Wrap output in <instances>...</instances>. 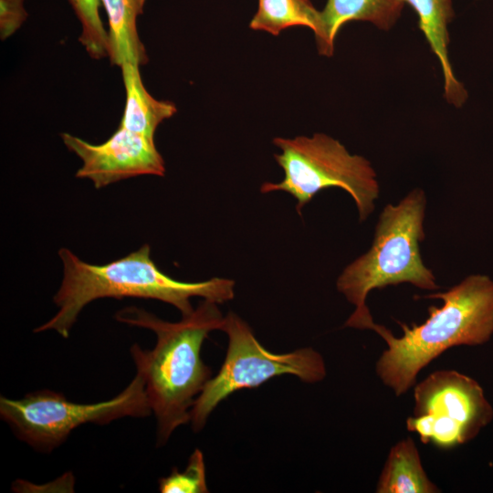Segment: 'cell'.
<instances>
[{"label":"cell","instance_id":"1","mask_svg":"<svg viewBox=\"0 0 493 493\" xmlns=\"http://www.w3.org/2000/svg\"><path fill=\"white\" fill-rule=\"evenodd\" d=\"M218 304L203 299L192 313L175 322L163 320L138 307L115 314L122 323L153 331L152 350L134 343L131 355L145 385L146 396L156 419V445L164 446L174 430L191 421L198 395L212 378V370L201 358L208 334L221 330L224 315Z\"/></svg>","mask_w":493,"mask_h":493},{"label":"cell","instance_id":"2","mask_svg":"<svg viewBox=\"0 0 493 493\" xmlns=\"http://www.w3.org/2000/svg\"><path fill=\"white\" fill-rule=\"evenodd\" d=\"M63 264V278L53 300L57 313L37 327L34 332L55 330L68 338L81 310L103 298L157 299L175 307L186 316L194 309L191 298L200 297L217 304L235 297V281L211 278L199 282H184L164 274L151 257V246L103 265L81 260L66 247L58 251Z\"/></svg>","mask_w":493,"mask_h":493},{"label":"cell","instance_id":"3","mask_svg":"<svg viewBox=\"0 0 493 493\" xmlns=\"http://www.w3.org/2000/svg\"><path fill=\"white\" fill-rule=\"evenodd\" d=\"M424 298L439 299L443 305L429 307V317L420 325L398 322L401 337L383 325L372 327L387 344L376 362L377 375L396 395L410 389L419 372L447 349L483 344L493 334V281L488 276L471 275L446 292Z\"/></svg>","mask_w":493,"mask_h":493},{"label":"cell","instance_id":"4","mask_svg":"<svg viewBox=\"0 0 493 493\" xmlns=\"http://www.w3.org/2000/svg\"><path fill=\"white\" fill-rule=\"evenodd\" d=\"M425 193L419 188L397 205L388 204L379 216L370 250L339 276L338 291L355 307L345 326L372 330L375 322L365 301L374 288L400 283L426 290L439 288L433 272L424 265L419 249L425 238Z\"/></svg>","mask_w":493,"mask_h":493},{"label":"cell","instance_id":"5","mask_svg":"<svg viewBox=\"0 0 493 493\" xmlns=\"http://www.w3.org/2000/svg\"><path fill=\"white\" fill-rule=\"evenodd\" d=\"M273 143L281 150L274 158L283 169L284 178L279 183L262 184V194L288 193L296 199V210L300 215L318 193L338 187L352 197L361 221L373 212L379 184L365 158L351 154L339 141L322 133L292 139L276 137Z\"/></svg>","mask_w":493,"mask_h":493},{"label":"cell","instance_id":"6","mask_svg":"<svg viewBox=\"0 0 493 493\" xmlns=\"http://www.w3.org/2000/svg\"><path fill=\"white\" fill-rule=\"evenodd\" d=\"M228 338L225 361L196 398L191 411L194 432L201 431L216 406L230 394L242 389L257 388L270 379L290 374L304 383L322 381L325 362L312 348H301L286 353L267 350L256 338L250 326L236 313L224 317L222 330Z\"/></svg>","mask_w":493,"mask_h":493},{"label":"cell","instance_id":"7","mask_svg":"<svg viewBox=\"0 0 493 493\" xmlns=\"http://www.w3.org/2000/svg\"><path fill=\"white\" fill-rule=\"evenodd\" d=\"M152 413L144 381L136 372L113 398L95 403L68 401L63 393L41 390L21 399L0 397V416L16 436L37 451L49 453L86 424L107 425L123 417H147Z\"/></svg>","mask_w":493,"mask_h":493},{"label":"cell","instance_id":"8","mask_svg":"<svg viewBox=\"0 0 493 493\" xmlns=\"http://www.w3.org/2000/svg\"><path fill=\"white\" fill-rule=\"evenodd\" d=\"M409 431L424 444L451 449L473 439L493 418L481 386L453 370L436 371L414 387Z\"/></svg>","mask_w":493,"mask_h":493},{"label":"cell","instance_id":"9","mask_svg":"<svg viewBox=\"0 0 493 493\" xmlns=\"http://www.w3.org/2000/svg\"><path fill=\"white\" fill-rule=\"evenodd\" d=\"M61 139L82 161L76 177L90 180L95 188L139 175L163 176L164 161L154 140L120 128L104 142L89 143L70 133Z\"/></svg>","mask_w":493,"mask_h":493},{"label":"cell","instance_id":"10","mask_svg":"<svg viewBox=\"0 0 493 493\" xmlns=\"http://www.w3.org/2000/svg\"><path fill=\"white\" fill-rule=\"evenodd\" d=\"M404 4V0H327L320 11V26L315 35L319 53L333 55L336 36L350 21H366L389 30L401 16Z\"/></svg>","mask_w":493,"mask_h":493},{"label":"cell","instance_id":"11","mask_svg":"<svg viewBox=\"0 0 493 493\" xmlns=\"http://www.w3.org/2000/svg\"><path fill=\"white\" fill-rule=\"evenodd\" d=\"M418 16V26L431 50L439 60L444 77V97L455 107H461L467 99L463 84L456 78L448 58L447 26L455 13L452 0H404Z\"/></svg>","mask_w":493,"mask_h":493},{"label":"cell","instance_id":"12","mask_svg":"<svg viewBox=\"0 0 493 493\" xmlns=\"http://www.w3.org/2000/svg\"><path fill=\"white\" fill-rule=\"evenodd\" d=\"M139 67L130 62L121 66L126 100L119 127L153 140L158 125L177 109L173 102L158 100L147 91Z\"/></svg>","mask_w":493,"mask_h":493},{"label":"cell","instance_id":"13","mask_svg":"<svg viewBox=\"0 0 493 493\" xmlns=\"http://www.w3.org/2000/svg\"><path fill=\"white\" fill-rule=\"evenodd\" d=\"M146 0H101L109 19V58L121 67L126 62L139 66L148 62L137 30L138 16Z\"/></svg>","mask_w":493,"mask_h":493},{"label":"cell","instance_id":"14","mask_svg":"<svg viewBox=\"0 0 493 493\" xmlns=\"http://www.w3.org/2000/svg\"><path fill=\"white\" fill-rule=\"evenodd\" d=\"M377 493H436L428 478L414 440L407 437L390 450L379 477Z\"/></svg>","mask_w":493,"mask_h":493},{"label":"cell","instance_id":"15","mask_svg":"<svg viewBox=\"0 0 493 493\" xmlns=\"http://www.w3.org/2000/svg\"><path fill=\"white\" fill-rule=\"evenodd\" d=\"M291 26H307L316 35L320 26V11L309 0H258L250 28L278 36Z\"/></svg>","mask_w":493,"mask_h":493},{"label":"cell","instance_id":"16","mask_svg":"<svg viewBox=\"0 0 493 493\" xmlns=\"http://www.w3.org/2000/svg\"><path fill=\"white\" fill-rule=\"evenodd\" d=\"M81 23L79 41L95 59L109 57V34L100 16L101 0H68Z\"/></svg>","mask_w":493,"mask_h":493},{"label":"cell","instance_id":"17","mask_svg":"<svg viewBox=\"0 0 493 493\" xmlns=\"http://www.w3.org/2000/svg\"><path fill=\"white\" fill-rule=\"evenodd\" d=\"M162 493H207L205 464L203 452L196 448L183 471L173 467L171 473L159 479Z\"/></svg>","mask_w":493,"mask_h":493},{"label":"cell","instance_id":"18","mask_svg":"<svg viewBox=\"0 0 493 493\" xmlns=\"http://www.w3.org/2000/svg\"><path fill=\"white\" fill-rule=\"evenodd\" d=\"M24 0H0V37L5 40L26 21Z\"/></svg>","mask_w":493,"mask_h":493}]
</instances>
